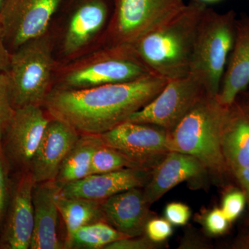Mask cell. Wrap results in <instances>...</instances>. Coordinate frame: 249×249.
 <instances>
[{
    "label": "cell",
    "instance_id": "obj_1",
    "mask_svg": "<svg viewBox=\"0 0 249 249\" xmlns=\"http://www.w3.org/2000/svg\"><path fill=\"white\" fill-rule=\"evenodd\" d=\"M168 81L150 73L132 81L85 89L53 87L42 107L51 119L66 123L80 134L101 135L145 107Z\"/></svg>",
    "mask_w": 249,
    "mask_h": 249
},
{
    "label": "cell",
    "instance_id": "obj_2",
    "mask_svg": "<svg viewBox=\"0 0 249 249\" xmlns=\"http://www.w3.org/2000/svg\"><path fill=\"white\" fill-rule=\"evenodd\" d=\"M206 8L202 1L191 0L178 14L134 44L152 73L168 80L189 75L196 32Z\"/></svg>",
    "mask_w": 249,
    "mask_h": 249
},
{
    "label": "cell",
    "instance_id": "obj_3",
    "mask_svg": "<svg viewBox=\"0 0 249 249\" xmlns=\"http://www.w3.org/2000/svg\"><path fill=\"white\" fill-rule=\"evenodd\" d=\"M228 106L217 96L205 94L173 130L169 132L170 151L193 156L218 178L232 174L226 163L221 132Z\"/></svg>",
    "mask_w": 249,
    "mask_h": 249
},
{
    "label": "cell",
    "instance_id": "obj_4",
    "mask_svg": "<svg viewBox=\"0 0 249 249\" xmlns=\"http://www.w3.org/2000/svg\"><path fill=\"white\" fill-rule=\"evenodd\" d=\"M152 73L133 45L104 46L103 48L61 67L56 88L85 89L139 79Z\"/></svg>",
    "mask_w": 249,
    "mask_h": 249
},
{
    "label": "cell",
    "instance_id": "obj_5",
    "mask_svg": "<svg viewBox=\"0 0 249 249\" xmlns=\"http://www.w3.org/2000/svg\"><path fill=\"white\" fill-rule=\"evenodd\" d=\"M236 21L232 10L220 14L207 7L199 22L189 74L208 94L219 93L235 41Z\"/></svg>",
    "mask_w": 249,
    "mask_h": 249
},
{
    "label": "cell",
    "instance_id": "obj_6",
    "mask_svg": "<svg viewBox=\"0 0 249 249\" xmlns=\"http://www.w3.org/2000/svg\"><path fill=\"white\" fill-rule=\"evenodd\" d=\"M54 71L53 41L48 33L11 52L7 73L15 109L42 106L52 89Z\"/></svg>",
    "mask_w": 249,
    "mask_h": 249
},
{
    "label": "cell",
    "instance_id": "obj_7",
    "mask_svg": "<svg viewBox=\"0 0 249 249\" xmlns=\"http://www.w3.org/2000/svg\"><path fill=\"white\" fill-rule=\"evenodd\" d=\"M185 6L183 0H113L110 20L103 35L104 46L133 45Z\"/></svg>",
    "mask_w": 249,
    "mask_h": 249
},
{
    "label": "cell",
    "instance_id": "obj_8",
    "mask_svg": "<svg viewBox=\"0 0 249 249\" xmlns=\"http://www.w3.org/2000/svg\"><path fill=\"white\" fill-rule=\"evenodd\" d=\"M206 93L191 75L169 80L150 103L127 121L152 124L170 132Z\"/></svg>",
    "mask_w": 249,
    "mask_h": 249
},
{
    "label": "cell",
    "instance_id": "obj_9",
    "mask_svg": "<svg viewBox=\"0 0 249 249\" xmlns=\"http://www.w3.org/2000/svg\"><path fill=\"white\" fill-rule=\"evenodd\" d=\"M49 121L50 117L42 106H27L16 109L1 141L11 173L29 171Z\"/></svg>",
    "mask_w": 249,
    "mask_h": 249
},
{
    "label": "cell",
    "instance_id": "obj_10",
    "mask_svg": "<svg viewBox=\"0 0 249 249\" xmlns=\"http://www.w3.org/2000/svg\"><path fill=\"white\" fill-rule=\"evenodd\" d=\"M100 137L142 169H154L170 152L169 132L152 124L125 121Z\"/></svg>",
    "mask_w": 249,
    "mask_h": 249
},
{
    "label": "cell",
    "instance_id": "obj_11",
    "mask_svg": "<svg viewBox=\"0 0 249 249\" xmlns=\"http://www.w3.org/2000/svg\"><path fill=\"white\" fill-rule=\"evenodd\" d=\"M62 0H6L0 29L10 52L47 34Z\"/></svg>",
    "mask_w": 249,
    "mask_h": 249
},
{
    "label": "cell",
    "instance_id": "obj_12",
    "mask_svg": "<svg viewBox=\"0 0 249 249\" xmlns=\"http://www.w3.org/2000/svg\"><path fill=\"white\" fill-rule=\"evenodd\" d=\"M60 6L67 14L62 53L71 57L103 35L112 14L113 0H62Z\"/></svg>",
    "mask_w": 249,
    "mask_h": 249
},
{
    "label": "cell",
    "instance_id": "obj_13",
    "mask_svg": "<svg viewBox=\"0 0 249 249\" xmlns=\"http://www.w3.org/2000/svg\"><path fill=\"white\" fill-rule=\"evenodd\" d=\"M14 175L9 208L0 234V249H29L34 232L36 182L30 171Z\"/></svg>",
    "mask_w": 249,
    "mask_h": 249
},
{
    "label": "cell",
    "instance_id": "obj_14",
    "mask_svg": "<svg viewBox=\"0 0 249 249\" xmlns=\"http://www.w3.org/2000/svg\"><path fill=\"white\" fill-rule=\"evenodd\" d=\"M152 170L124 168L109 173L91 174L75 182L60 187L58 196L102 201L134 188H144Z\"/></svg>",
    "mask_w": 249,
    "mask_h": 249
},
{
    "label": "cell",
    "instance_id": "obj_15",
    "mask_svg": "<svg viewBox=\"0 0 249 249\" xmlns=\"http://www.w3.org/2000/svg\"><path fill=\"white\" fill-rule=\"evenodd\" d=\"M80 136L70 124L50 118L29 170L36 183L55 180L62 161Z\"/></svg>",
    "mask_w": 249,
    "mask_h": 249
},
{
    "label": "cell",
    "instance_id": "obj_16",
    "mask_svg": "<svg viewBox=\"0 0 249 249\" xmlns=\"http://www.w3.org/2000/svg\"><path fill=\"white\" fill-rule=\"evenodd\" d=\"M150 206L140 188L121 192L101 202L106 222L128 237L145 234L147 223L152 218Z\"/></svg>",
    "mask_w": 249,
    "mask_h": 249
},
{
    "label": "cell",
    "instance_id": "obj_17",
    "mask_svg": "<svg viewBox=\"0 0 249 249\" xmlns=\"http://www.w3.org/2000/svg\"><path fill=\"white\" fill-rule=\"evenodd\" d=\"M59 189L55 181L35 183L33 191L34 228L31 249H65L58 234L60 213L55 197Z\"/></svg>",
    "mask_w": 249,
    "mask_h": 249
},
{
    "label": "cell",
    "instance_id": "obj_18",
    "mask_svg": "<svg viewBox=\"0 0 249 249\" xmlns=\"http://www.w3.org/2000/svg\"><path fill=\"white\" fill-rule=\"evenodd\" d=\"M221 145L226 163L232 175L249 168V106L235 102L228 106L221 132Z\"/></svg>",
    "mask_w": 249,
    "mask_h": 249
},
{
    "label": "cell",
    "instance_id": "obj_19",
    "mask_svg": "<svg viewBox=\"0 0 249 249\" xmlns=\"http://www.w3.org/2000/svg\"><path fill=\"white\" fill-rule=\"evenodd\" d=\"M249 86V16L236 21L235 41L217 97L224 106L232 104Z\"/></svg>",
    "mask_w": 249,
    "mask_h": 249
},
{
    "label": "cell",
    "instance_id": "obj_20",
    "mask_svg": "<svg viewBox=\"0 0 249 249\" xmlns=\"http://www.w3.org/2000/svg\"><path fill=\"white\" fill-rule=\"evenodd\" d=\"M206 172L204 165L196 157L170 151L154 168L150 181L144 187L142 191L145 200L150 205L154 204L174 187Z\"/></svg>",
    "mask_w": 249,
    "mask_h": 249
},
{
    "label": "cell",
    "instance_id": "obj_21",
    "mask_svg": "<svg viewBox=\"0 0 249 249\" xmlns=\"http://www.w3.org/2000/svg\"><path fill=\"white\" fill-rule=\"evenodd\" d=\"M103 144L100 135L80 134L60 165L54 180L56 184L60 188L91 175L93 154Z\"/></svg>",
    "mask_w": 249,
    "mask_h": 249
},
{
    "label": "cell",
    "instance_id": "obj_22",
    "mask_svg": "<svg viewBox=\"0 0 249 249\" xmlns=\"http://www.w3.org/2000/svg\"><path fill=\"white\" fill-rule=\"evenodd\" d=\"M101 202L84 198L66 197L57 194L55 203L66 229L64 241L65 249L72 235L80 228L100 221H106L101 209Z\"/></svg>",
    "mask_w": 249,
    "mask_h": 249
},
{
    "label": "cell",
    "instance_id": "obj_23",
    "mask_svg": "<svg viewBox=\"0 0 249 249\" xmlns=\"http://www.w3.org/2000/svg\"><path fill=\"white\" fill-rule=\"evenodd\" d=\"M124 237H127L106 221H100L80 228L72 235L65 249H105Z\"/></svg>",
    "mask_w": 249,
    "mask_h": 249
},
{
    "label": "cell",
    "instance_id": "obj_24",
    "mask_svg": "<svg viewBox=\"0 0 249 249\" xmlns=\"http://www.w3.org/2000/svg\"><path fill=\"white\" fill-rule=\"evenodd\" d=\"M124 168L142 169L127 156L104 144L98 147L93 154L91 163V175L109 173Z\"/></svg>",
    "mask_w": 249,
    "mask_h": 249
},
{
    "label": "cell",
    "instance_id": "obj_25",
    "mask_svg": "<svg viewBox=\"0 0 249 249\" xmlns=\"http://www.w3.org/2000/svg\"><path fill=\"white\" fill-rule=\"evenodd\" d=\"M15 109L10 89V81L7 71L0 73V142L12 120Z\"/></svg>",
    "mask_w": 249,
    "mask_h": 249
},
{
    "label": "cell",
    "instance_id": "obj_26",
    "mask_svg": "<svg viewBox=\"0 0 249 249\" xmlns=\"http://www.w3.org/2000/svg\"><path fill=\"white\" fill-rule=\"evenodd\" d=\"M9 165L3 153L0 142V234L9 208L11 192V178Z\"/></svg>",
    "mask_w": 249,
    "mask_h": 249
},
{
    "label": "cell",
    "instance_id": "obj_27",
    "mask_svg": "<svg viewBox=\"0 0 249 249\" xmlns=\"http://www.w3.org/2000/svg\"><path fill=\"white\" fill-rule=\"evenodd\" d=\"M247 204V198L243 191L232 189L223 198L222 210L228 220L232 222L240 217Z\"/></svg>",
    "mask_w": 249,
    "mask_h": 249
},
{
    "label": "cell",
    "instance_id": "obj_28",
    "mask_svg": "<svg viewBox=\"0 0 249 249\" xmlns=\"http://www.w3.org/2000/svg\"><path fill=\"white\" fill-rule=\"evenodd\" d=\"M171 224L163 218H151L145 227V234L152 242L160 243L173 235Z\"/></svg>",
    "mask_w": 249,
    "mask_h": 249
},
{
    "label": "cell",
    "instance_id": "obj_29",
    "mask_svg": "<svg viewBox=\"0 0 249 249\" xmlns=\"http://www.w3.org/2000/svg\"><path fill=\"white\" fill-rule=\"evenodd\" d=\"M230 222L224 215L222 209L214 208L206 214L204 224L205 229L211 235H222L229 229Z\"/></svg>",
    "mask_w": 249,
    "mask_h": 249
},
{
    "label": "cell",
    "instance_id": "obj_30",
    "mask_svg": "<svg viewBox=\"0 0 249 249\" xmlns=\"http://www.w3.org/2000/svg\"><path fill=\"white\" fill-rule=\"evenodd\" d=\"M160 247V243L150 240L146 235L124 237L109 244L105 249H154Z\"/></svg>",
    "mask_w": 249,
    "mask_h": 249
},
{
    "label": "cell",
    "instance_id": "obj_31",
    "mask_svg": "<svg viewBox=\"0 0 249 249\" xmlns=\"http://www.w3.org/2000/svg\"><path fill=\"white\" fill-rule=\"evenodd\" d=\"M191 215V209L182 203L172 202L165 206V218L173 225H186Z\"/></svg>",
    "mask_w": 249,
    "mask_h": 249
},
{
    "label": "cell",
    "instance_id": "obj_32",
    "mask_svg": "<svg viewBox=\"0 0 249 249\" xmlns=\"http://www.w3.org/2000/svg\"><path fill=\"white\" fill-rule=\"evenodd\" d=\"M11 53L9 49L6 47L2 32L0 29V73L6 72L9 70Z\"/></svg>",
    "mask_w": 249,
    "mask_h": 249
},
{
    "label": "cell",
    "instance_id": "obj_33",
    "mask_svg": "<svg viewBox=\"0 0 249 249\" xmlns=\"http://www.w3.org/2000/svg\"><path fill=\"white\" fill-rule=\"evenodd\" d=\"M233 175L242 187V191L247 198V204L249 206V168L237 170L233 173Z\"/></svg>",
    "mask_w": 249,
    "mask_h": 249
},
{
    "label": "cell",
    "instance_id": "obj_34",
    "mask_svg": "<svg viewBox=\"0 0 249 249\" xmlns=\"http://www.w3.org/2000/svg\"><path fill=\"white\" fill-rule=\"evenodd\" d=\"M242 243L243 247H249V233L246 236L243 241H242Z\"/></svg>",
    "mask_w": 249,
    "mask_h": 249
},
{
    "label": "cell",
    "instance_id": "obj_35",
    "mask_svg": "<svg viewBox=\"0 0 249 249\" xmlns=\"http://www.w3.org/2000/svg\"><path fill=\"white\" fill-rule=\"evenodd\" d=\"M199 1H202L205 4H208V3H216L218 1H222V0H199Z\"/></svg>",
    "mask_w": 249,
    "mask_h": 249
},
{
    "label": "cell",
    "instance_id": "obj_36",
    "mask_svg": "<svg viewBox=\"0 0 249 249\" xmlns=\"http://www.w3.org/2000/svg\"><path fill=\"white\" fill-rule=\"evenodd\" d=\"M6 0H0V12H1V9H2L3 6L6 3Z\"/></svg>",
    "mask_w": 249,
    "mask_h": 249
},
{
    "label": "cell",
    "instance_id": "obj_37",
    "mask_svg": "<svg viewBox=\"0 0 249 249\" xmlns=\"http://www.w3.org/2000/svg\"><path fill=\"white\" fill-rule=\"evenodd\" d=\"M247 103H248L249 106V92L247 94V101H246Z\"/></svg>",
    "mask_w": 249,
    "mask_h": 249
}]
</instances>
